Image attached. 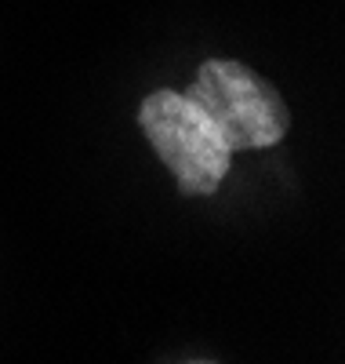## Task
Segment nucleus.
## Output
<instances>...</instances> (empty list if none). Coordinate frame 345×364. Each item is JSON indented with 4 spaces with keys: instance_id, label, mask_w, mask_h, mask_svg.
Instances as JSON below:
<instances>
[{
    "instance_id": "7ed1b4c3",
    "label": "nucleus",
    "mask_w": 345,
    "mask_h": 364,
    "mask_svg": "<svg viewBox=\"0 0 345 364\" xmlns=\"http://www.w3.org/2000/svg\"><path fill=\"white\" fill-rule=\"evenodd\" d=\"M197 364H211V360H197Z\"/></svg>"
},
{
    "instance_id": "f257e3e1",
    "label": "nucleus",
    "mask_w": 345,
    "mask_h": 364,
    "mask_svg": "<svg viewBox=\"0 0 345 364\" xmlns=\"http://www.w3.org/2000/svg\"><path fill=\"white\" fill-rule=\"evenodd\" d=\"M182 95L193 99L207 113L214 132L229 146V154L269 149L284 142L291 128V109L280 99V91L251 66L236 63V58H207V63H200L193 84Z\"/></svg>"
},
{
    "instance_id": "f03ea898",
    "label": "nucleus",
    "mask_w": 345,
    "mask_h": 364,
    "mask_svg": "<svg viewBox=\"0 0 345 364\" xmlns=\"http://www.w3.org/2000/svg\"><path fill=\"white\" fill-rule=\"evenodd\" d=\"M138 128L182 193L211 197L229 175V146L214 132L207 113L193 99H185L182 91L160 87L146 95L138 106Z\"/></svg>"
}]
</instances>
